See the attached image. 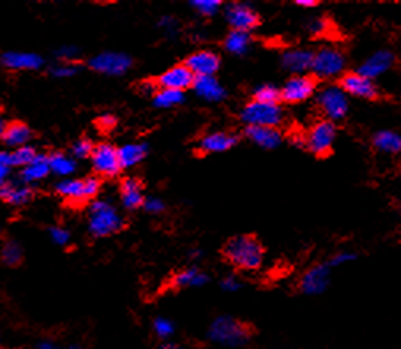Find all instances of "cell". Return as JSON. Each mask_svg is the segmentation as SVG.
I'll list each match as a JSON object with an SVG mask.
<instances>
[{"mask_svg":"<svg viewBox=\"0 0 401 349\" xmlns=\"http://www.w3.org/2000/svg\"><path fill=\"white\" fill-rule=\"evenodd\" d=\"M223 258L242 271H256L264 258V248L255 236H236L223 245Z\"/></svg>","mask_w":401,"mask_h":349,"instance_id":"1","label":"cell"},{"mask_svg":"<svg viewBox=\"0 0 401 349\" xmlns=\"http://www.w3.org/2000/svg\"><path fill=\"white\" fill-rule=\"evenodd\" d=\"M255 330L248 322L234 320L230 316H221L215 320L209 329L211 340L226 346H242L251 339Z\"/></svg>","mask_w":401,"mask_h":349,"instance_id":"2","label":"cell"},{"mask_svg":"<svg viewBox=\"0 0 401 349\" xmlns=\"http://www.w3.org/2000/svg\"><path fill=\"white\" fill-rule=\"evenodd\" d=\"M125 223L123 218L115 212L113 206L104 201H95L90 207L89 229L94 237H106L119 232Z\"/></svg>","mask_w":401,"mask_h":349,"instance_id":"3","label":"cell"},{"mask_svg":"<svg viewBox=\"0 0 401 349\" xmlns=\"http://www.w3.org/2000/svg\"><path fill=\"white\" fill-rule=\"evenodd\" d=\"M240 117L248 127H275L281 124L283 111L279 105H267L261 101H251L246 105Z\"/></svg>","mask_w":401,"mask_h":349,"instance_id":"4","label":"cell"},{"mask_svg":"<svg viewBox=\"0 0 401 349\" xmlns=\"http://www.w3.org/2000/svg\"><path fill=\"white\" fill-rule=\"evenodd\" d=\"M337 130L332 120H319L307 134V147L318 157H327L330 154Z\"/></svg>","mask_w":401,"mask_h":349,"instance_id":"5","label":"cell"},{"mask_svg":"<svg viewBox=\"0 0 401 349\" xmlns=\"http://www.w3.org/2000/svg\"><path fill=\"white\" fill-rule=\"evenodd\" d=\"M101 182L97 177H87L85 180H64L60 182L55 190L60 196H64L71 203H85V201L94 198L98 194Z\"/></svg>","mask_w":401,"mask_h":349,"instance_id":"6","label":"cell"},{"mask_svg":"<svg viewBox=\"0 0 401 349\" xmlns=\"http://www.w3.org/2000/svg\"><path fill=\"white\" fill-rule=\"evenodd\" d=\"M318 106L321 108V111L324 113L327 119L330 120L343 119L348 113L346 92L342 87H335V85L325 87L324 90H321V94L318 95Z\"/></svg>","mask_w":401,"mask_h":349,"instance_id":"7","label":"cell"},{"mask_svg":"<svg viewBox=\"0 0 401 349\" xmlns=\"http://www.w3.org/2000/svg\"><path fill=\"white\" fill-rule=\"evenodd\" d=\"M344 69V57L338 49L324 48L314 54L313 71L319 78H333L340 75Z\"/></svg>","mask_w":401,"mask_h":349,"instance_id":"8","label":"cell"},{"mask_svg":"<svg viewBox=\"0 0 401 349\" xmlns=\"http://www.w3.org/2000/svg\"><path fill=\"white\" fill-rule=\"evenodd\" d=\"M92 164L98 174L114 177L120 173L122 164L119 158V149L111 144H98L92 154Z\"/></svg>","mask_w":401,"mask_h":349,"instance_id":"9","label":"cell"},{"mask_svg":"<svg viewBox=\"0 0 401 349\" xmlns=\"http://www.w3.org/2000/svg\"><path fill=\"white\" fill-rule=\"evenodd\" d=\"M316 89V79L311 76H294L289 79L285 87L281 89V100L286 103H300L310 98Z\"/></svg>","mask_w":401,"mask_h":349,"instance_id":"10","label":"cell"},{"mask_svg":"<svg viewBox=\"0 0 401 349\" xmlns=\"http://www.w3.org/2000/svg\"><path fill=\"white\" fill-rule=\"evenodd\" d=\"M89 65L92 70L104 73V75H122L132 66V59L127 54L103 52L92 59Z\"/></svg>","mask_w":401,"mask_h":349,"instance_id":"11","label":"cell"},{"mask_svg":"<svg viewBox=\"0 0 401 349\" xmlns=\"http://www.w3.org/2000/svg\"><path fill=\"white\" fill-rule=\"evenodd\" d=\"M340 87L349 95L367 98V100H373V98L378 97V87L374 85L373 79H368L360 73L344 75L340 81Z\"/></svg>","mask_w":401,"mask_h":349,"instance_id":"12","label":"cell"},{"mask_svg":"<svg viewBox=\"0 0 401 349\" xmlns=\"http://www.w3.org/2000/svg\"><path fill=\"white\" fill-rule=\"evenodd\" d=\"M196 76L191 73L187 65H177L172 66L168 71H164L162 76L157 79L158 87L169 89V90H178L183 92L185 89L191 87L195 84Z\"/></svg>","mask_w":401,"mask_h":349,"instance_id":"13","label":"cell"},{"mask_svg":"<svg viewBox=\"0 0 401 349\" xmlns=\"http://www.w3.org/2000/svg\"><path fill=\"white\" fill-rule=\"evenodd\" d=\"M330 266L327 264H318L313 266L310 271L304 273V277L300 280V291L305 294H321L327 290L330 280Z\"/></svg>","mask_w":401,"mask_h":349,"instance_id":"14","label":"cell"},{"mask_svg":"<svg viewBox=\"0 0 401 349\" xmlns=\"http://www.w3.org/2000/svg\"><path fill=\"white\" fill-rule=\"evenodd\" d=\"M226 17L234 30H242V32H248L259 24V16L255 11L240 3H232L231 7H227Z\"/></svg>","mask_w":401,"mask_h":349,"instance_id":"15","label":"cell"},{"mask_svg":"<svg viewBox=\"0 0 401 349\" xmlns=\"http://www.w3.org/2000/svg\"><path fill=\"white\" fill-rule=\"evenodd\" d=\"M185 65L195 76H213L220 66V57L212 51H197L191 54Z\"/></svg>","mask_w":401,"mask_h":349,"instance_id":"16","label":"cell"},{"mask_svg":"<svg viewBox=\"0 0 401 349\" xmlns=\"http://www.w3.org/2000/svg\"><path fill=\"white\" fill-rule=\"evenodd\" d=\"M393 60H395V57H393L392 52L378 51L362 64L359 73L363 76H367L368 79H374V78L384 75L386 71L391 70L392 65H393Z\"/></svg>","mask_w":401,"mask_h":349,"instance_id":"17","label":"cell"},{"mask_svg":"<svg viewBox=\"0 0 401 349\" xmlns=\"http://www.w3.org/2000/svg\"><path fill=\"white\" fill-rule=\"evenodd\" d=\"M239 138L236 134L226 133V131H218L207 134L206 138H202L199 143L201 152L202 154H217V152H225L227 149H231L232 145L237 144Z\"/></svg>","mask_w":401,"mask_h":349,"instance_id":"18","label":"cell"},{"mask_svg":"<svg viewBox=\"0 0 401 349\" xmlns=\"http://www.w3.org/2000/svg\"><path fill=\"white\" fill-rule=\"evenodd\" d=\"M245 134L264 149H275L281 144V133L275 127H246Z\"/></svg>","mask_w":401,"mask_h":349,"instance_id":"19","label":"cell"},{"mask_svg":"<svg viewBox=\"0 0 401 349\" xmlns=\"http://www.w3.org/2000/svg\"><path fill=\"white\" fill-rule=\"evenodd\" d=\"M314 54L308 49H294L283 54V66L293 73H304L313 69Z\"/></svg>","mask_w":401,"mask_h":349,"instance_id":"20","label":"cell"},{"mask_svg":"<svg viewBox=\"0 0 401 349\" xmlns=\"http://www.w3.org/2000/svg\"><path fill=\"white\" fill-rule=\"evenodd\" d=\"M2 64L10 70H38L43 60L30 52H7L2 56Z\"/></svg>","mask_w":401,"mask_h":349,"instance_id":"21","label":"cell"},{"mask_svg":"<svg viewBox=\"0 0 401 349\" xmlns=\"http://www.w3.org/2000/svg\"><path fill=\"white\" fill-rule=\"evenodd\" d=\"M120 193L123 206L129 211L138 209V207L146 203L143 196V185H141V182L138 179H134V177H128V179L122 182Z\"/></svg>","mask_w":401,"mask_h":349,"instance_id":"22","label":"cell"},{"mask_svg":"<svg viewBox=\"0 0 401 349\" xmlns=\"http://www.w3.org/2000/svg\"><path fill=\"white\" fill-rule=\"evenodd\" d=\"M193 87L197 92V95L206 98L209 101H220L226 95L225 89L221 87L213 76H196Z\"/></svg>","mask_w":401,"mask_h":349,"instance_id":"23","label":"cell"},{"mask_svg":"<svg viewBox=\"0 0 401 349\" xmlns=\"http://www.w3.org/2000/svg\"><path fill=\"white\" fill-rule=\"evenodd\" d=\"M32 136L30 128L22 122H11L8 125H2V139L5 144L22 147Z\"/></svg>","mask_w":401,"mask_h":349,"instance_id":"24","label":"cell"},{"mask_svg":"<svg viewBox=\"0 0 401 349\" xmlns=\"http://www.w3.org/2000/svg\"><path fill=\"white\" fill-rule=\"evenodd\" d=\"M373 144L379 152L384 154H398L401 152V136L391 130H382L374 134Z\"/></svg>","mask_w":401,"mask_h":349,"instance_id":"25","label":"cell"},{"mask_svg":"<svg viewBox=\"0 0 401 349\" xmlns=\"http://www.w3.org/2000/svg\"><path fill=\"white\" fill-rule=\"evenodd\" d=\"M0 194H2V199L7 201L8 204L22 206V204H26L30 198H32L34 192L27 187H13V185H10V183L3 182L2 188H0Z\"/></svg>","mask_w":401,"mask_h":349,"instance_id":"26","label":"cell"},{"mask_svg":"<svg viewBox=\"0 0 401 349\" xmlns=\"http://www.w3.org/2000/svg\"><path fill=\"white\" fill-rule=\"evenodd\" d=\"M209 281V277L201 272L199 269H187L174 275L172 278V286L176 287H190V286H202Z\"/></svg>","mask_w":401,"mask_h":349,"instance_id":"27","label":"cell"},{"mask_svg":"<svg viewBox=\"0 0 401 349\" xmlns=\"http://www.w3.org/2000/svg\"><path fill=\"white\" fill-rule=\"evenodd\" d=\"M51 166H49V157L36 155L35 160L22 169V180L24 182H35L45 177Z\"/></svg>","mask_w":401,"mask_h":349,"instance_id":"28","label":"cell"},{"mask_svg":"<svg viewBox=\"0 0 401 349\" xmlns=\"http://www.w3.org/2000/svg\"><path fill=\"white\" fill-rule=\"evenodd\" d=\"M147 154V147L144 144H128L119 149V158L122 168H129L144 160Z\"/></svg>","mask_w":401,"mask_h":349,"instance_id":"29","label":"cell"},{"mask_svg":"<svg viewBox=\"0 0 401 349\" xmlns=\"http://www.w3.org/2000/svg\"><path fill=\"white\" fill-rule=\"evenodd\" d=\"M251 38L248 32H242V30H232V32L226 36L225 48L232 54H244L248 49Z\"/></svg>","mask_w":401,"mask_h":349,"instance_id":"30","label":"cell"},{"mask_svg":"<svg viewBox=\"0 0 401 349\" xmlns=\"http://www.w3.org/2000/svg\"><path fill=\"white\" fill-rule=\"evenodd\" d=\"M2 262L8 267H17L22 262V248L15 241H5L2 247Z\"/></svg>","mask_w":401,"mask_h":349,"instance_id":"31","label":"cell"},{"mask_svg":"<svg viewBox=\"0 0 401 349\" xmlns=\"http://www.w3.org/2000/svg\"><path fill=\"white\" fill-rule=\"evenodd\" d=\"M183 101V92L178 90H169V89H162L158 90L155 97H153V103L158 108H171L176 106L178 103Z\"/></svg>","mask_w":401,"mask_h":349,"instance_id":"32","label":"cell"},{"mask_svg":"<svg viewBox=\"0 0 401 349\" xmlns=\"http://www.w3.org/2000/svg\"><path fill=\"white\" fill-rule=\"evenodd\" d=\"M49 166H51V169L54 171L55 174L66 176V174H71L73 171H75L76 163L70 160V158L66 155L55 152V154L49 155Z\"/></svg>","mask_w":401,"mask_h":349,"instance_id":"33","label":"cell"},{"mask_svg":"<svg viewBox=\"0 0 401 349\" xmlns=\"http://www.w3.org/2000/svg\"><path fill=\"white\" fill-rule=\"evenodd\" d=\"M36 158V152L29 145H22L17 147L15 152L10 154V160H11V166H29Z\"/></svg>","mask_w":401,"mask_h":349,"instance_id":"34","label":"cell"},{"mask_svg":"<svg viewBox=\"0 0 401 349\" xmlns=\"http://www.w3.org/2000/svg\"><path fill=\"white\" fill-rule=\"evenodd\" d=\"M281 100V90H279L274 85H261L255 90V101L267 103V105H279Z\"/></svg>","mask_w":401,"mask_h":349,"instance_id":"35","label":"cell"},{"mask_svg":"<svg viewBox=\"0 0 401 349\" xmlns=\"http://www.w3.org/2000/svg\"><path fill=\"white\" fill-rule=\"evenodd\" d=\"M191 5H193L201 15L212 16L218 11L221 2L220 0H195V2H191Z\"/></svg>","mask_w":401,"mask_h":349,"instance_id":"36","label":"cell"},{"mask_svg":"<svg viewBox=\"0 0 401 349\" xmlns=\"http://www.w3.org/2000/svg\"><path fill=\"white\" fill-rule=\"evenodd\" d=\"M94 150H95V145L89 138H81L79 141H76L75 145H73V154H75V157L78 158L92 157Z\"/></svg>","mask_w":401,"mask_h":349,"instance_id":"37","label":"cell"},{"mask_svg":"<svg viewBox=\"0 0 401 349\" xmlns=\"http://www.w3.org/2000/svg\"><path fill=\"white\" fill-rule=\"evenodd\" d=\"M153 330H155L158 339H168V336H171L172 332H174V324L164 320V318H158V320L153 322Z\"/></svg>","mask_w":401,"mask_h":349,"instance_id":"38","label":"cell"},{"mask_svg":"<svg viewBox=\"0 0 401 349\" xmlns=\"http://www.w3.org/2000/svg\"><path fill=\"white\" fill-rule=\"evenodd\" d=\"M308 30L313 35H316V36H324L329 34V30H330V22L325 20V17H316V20H313L310 22V26H308Z\"/></svg>","mask_w":401,"mask_h":349,"instance_id":"39","label":"cell"},{"mask_svg":"<svg viewBox=\"0 0 401 349\" xmlns=\"http://www.w3.org/2000/svg\"><path fill=\"white\" fill-rule=\"evenodd\" d=\"M49 236H51L54 243L60 245V247H64V245H66L70 241L69 231L64 228H59V226H52V228H49Z\"/></svg>","mask_w":401,"mask_h":349,"instance_id":"40","label":"cell"},{"mask_svg":"<svg viewBox=\"0 0 401 349\" xmlns=\"http://www.w3.org/2000/svg\"><path fill=\"white\" fill-rule=\"evenodd\" d=\"M75 73H76L75 65H59L52 69V75L57 78H69L75 75Z\"/></svg>","mask_w":401,"mask_h":349,"instance_id":"41","label":"cell"},{"mask_svg":"<svg viewBox=\"0 0 401 349\" xmlns=\"http://www.w3.org/2000/svg\"><path fill=\"white\" fill-rule=\"evenodd\" d=\"M356 259V255H353V253H338V255H335L333 256V258L327 262V264H329L330 267H337V266H342V264H344V262H349V261H354Z\"/></svg>","mask_w":401,"mask_h":349,"instance_id":"42","label":"cell"},{"mask_svg":"<svg viewBox=\"0 0 401 349\" xmlns=\"http://www.w3.org/2000/svg\"><path fill=\"white\" fill-rule=\"evenodd\" d=\"M10 168H11L10 154H7V152H2V154H0V177H2V180H5Z\"/></svg>","mask_w":401,"mask_h":349,"instance_id":"43","label":"cell"},{"mask_svg":"<svg viewBox=\"0 0 401 349\" xmlns=\"http://www.w3.org/2000/svg\"><path fill=\"white\" fill-rule=\"evenodd\" d=\"M78 52H79L78 48H75V46H64L57 51V56L62 59H65V60H71L78 56Z\"/></svg>","mask_w":401,"mask_h":349,"instance_id":"44","label":"cell"},{"mask_svg":"<svg viewBox=\"0 0 401 349\" xmlns=\"http://www.w3.org/2000/svg\"><path fill=\"white\" fill-rule=\"evenodd\" d=\"M144 209L147 212H152V213H157L160 211H163V203L157 198H149L144 203Z\"/></svg>","mask_w":401,"mask_h":349,"instance_id":"45","label":"cell"},{"mask_svg":"<svg viewBox=\"0 0 401 349\" xmlns=\"http://www.w3.org/2000/svg\"><path fill=\"white\" fill-rule=\"evenodd\" d=\"M240 281L236 277H226L223 281H221V287L226 291H237L240 290Z\"/></svg>","mask_w":401,"mask_h":349,"instance_id":"46","label":"cell"},{"mask_svg":"<svg viewBox=\"0 0 401 349\" xmlns=\"http://www.w3.org/2000/svg\"><path fill=\"white\" fill-rule=\"evenodd\" d=\"M98 127L103 128V130H109V128H113L115 125V119L113 115H103V117L98 119Z\"/></svg>","mask_w":401,"mask_h":349,"instance_id":"47","label":"cell"},{"mask_svg":"<svg viewBox=\"0 0 401 349\" xmlns=\"http://www.w3.org/2000/svg\"><path fill=\"white\" fill-rule=\"evenodd\" d=\"M35 349H60L57 345H55L54 341H49V340H45V341H40L38 345H36Z\"/></svg>","mask_w":401,"mask_h":349,"instance_id":"48","label":"cell"},{"mask_svg":"<svg viewBox=\"0 0 401 349\" xmlns=\"http://www.w3.org/2000/svg\"><path fill=\"white\" fill-rule=\"evenodd\" d=\"M295 3L300 5V7H316L318 5L316 0H297Z\"/></svg>","mask_w":401,"mask_h":349,"instance_id":"49","label":"cell"},{"mask_svg":"<svg viewBox=\"0 0 401 349\" xmlns=\"http://www.w3.org/2000/svg\"><path fill=\"white\" fill-rule=\"evenodd\" d=\"M160 349H182V348L178 346V345H164V346H162Z\"/></svg>","mask_w":401,"mask_h":349,"instance_id":"50","label":"cell"},{"mask_svg":"<svg viewBox=\"0 0 401 349\" xmlns=\"http://www.w3.org/2000/svg\"><path fill=\"white\" fill-rule=\"evenodd\" d=\"M69 349H81V348H79V346H70Z\"/></svg>","mask_w":401,"mask_h":349,"instance_id":"51","label":"cell"}]
</instances>
